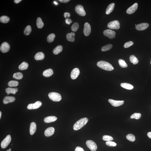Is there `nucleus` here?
<instances>
[{
  "label": "nucleus",
  "mask_w": 151,
  "mask_h": 151,
  "mask_svg": "<svg viewBox=\"0 0 151 151\" xmlns=\"http://www.w3.org/2000/svg\"><path fill=\"white\" fill-rule=\"evenodd\" d=\"M97 65L102 69L106 71H112L114 69V68L111 64L105 61H99L97 63Z\"/></svg>",
  "instance_id": "nucleus-1"
},
{
  "label": "nucleus",
  "mask_w": 151,
  "mask_h": 151,
  "mask_svg": "<svg viewBox=\"0 0 151 151\" xmlns=\"http://www.w3.org/2000/svg\"><path fill=\"white\" fill-rule=\"evenodd\" d=\"M89 119L86 118H82L78 121L74 125L73 129L75 131L80 130L87 123Z\"/></svg>",
  "instance_id": "nucleus-2"
},
{
  "label": "nucleus",
  "mask_w": 151,
  "mask_h": 151,
  "mask_svg": "<svg viewBox=\"0 0 151 151\" xmlns=\"http://www.w3.org/2000/svg\"><path fill=\"white\" fill-rule=\"evenodd\" d=\"M48 96L49 98L53 101L59 102L62 99V97L60 94L56 92L50 93Z\"/></svg>",
  "instance_id": "nucleus-3"
},
{
  "label": "nucleus",
  "mask_w": 151,
  "mask_h": 151,
  "mask_svg": "<svg viewBox=\"0 0 151 151\" xmlns=\"http://www.w3.org/2000/svg\"><path fill=\"white\" fill-rule=\"evenodd\" d=\"M107 27L111 29H118L120 27V23L117 20L109 22L107 24Z\"/></svg>",
  "instance_id": "nucleus-4"
},
{
  "label": "nucleus",
  "mask_w": 151,
  "mask_h": 151,
  "mask_svg": "<svg viewBox=\"0 0 151 151\" xmlns=\"http://www.w3.org/2000/svg\"><path fill=\"white\" fill-rule=\"evenodd\" d=\"M11 136L9 135H7L1 142V148L3 149H4L7 147L8 145L10 144L11 141Z\"/></svg>",
  "instance_id": "nucleus-5"
},
{
  "label": "nucleus",
  "mask_w": 151,
  "mask_h": 151,
  "mask_svg": "<svg viewBox=\"0 0 151 151\" xmlns=\"http://www.w3.org/2000/svg\"><path fill=\"white\" fill-rule=\"evenodd\" d=\"M86 144L87 147L92 151H96L97 146L96 143L92 140H88L86 142Z\"/></svg>",
  "instance_id": "nucleus-6"
},
{
  "label": "nucleus",
  "mask_w": 151,
  "mask_h": 151,
  "mask_svg": "<svg viewBox=\"0 0 151 151\" xmlns=\"http://www.w3.org/2000/svg\"><path fill=\"white\" fill-rule=\"evenodd\" d=\"M75 11L79 16H84L86 15V13L84 9L83 6L81 5H78L76 6L75 9Z\"/></svg>",
  "instance_id": "nucleus-7"
},
{
  "label": "nucleus",
  "mask_w": 151,
  "mask_h": 151,
  "mask_svg": "<svg viewBox=\"0 0 151 151\" xmlns=\"http://www.w3.org/2000/svg\"><path fill=\"white\" fill-rule=\"evenodd\" d=\"M103 33L104 35L110 39L114 38L116 35V33L114 31L110 29L106 30Z\"/></svg>",
  "instance_id": "nucleus-8"
},
{
  "label": "nucleus",
  "mask_w": 151,
  "mask_h": 151,
  "mask_svg": "<svg viewBox=\"0 0 151 151\" xmlns=\"http://www.w3.org/2000/svg\"><path fill=\"white\" fill-rule=\"evenodd\" d=\"M10 48V45L7 42H4L1 44L0 50L3 53H5L8 52Z\"/></svg>",
  "instance_id": "nucleus-9"
},
{
  "label": "nucleus",
  "mask_w": 151,
  "mask_h": 151,
  "mask_svg": "<svg viewBox=\"0 0 151 151\" xmlns=\"http://www.w3.org/2000/svg\"><path fill=\"white\" fill-rule=\"evenodd\" d=\"M91 28L90 24L87 22L85 23L83 29V33L86 36L90 35L91 32Z\"/></svg>",
  "instance_id": "nucleus-10"
},
{
  "label": "nucleus",
  "mask_w": 151,
  "mask_h": 151,
  "mask_svg": "<svg viewBox=\"0 0 151 151\" xmlns=\"http://www.w3.org/2000/svg\"><path fill=\"white\" fill-rule=\"evenodd\" d=\"M42 103L40 101H37L34 104H29L27 108L29 110L37 109L42 105Z\"/></svg>",
  "instance_id": "nucleus-11"
},
{
  "label": "nucleus",
  "mask_w": 151,
  "mask_h": 151,
  "mask_svg": "<svg viewBox=\"0 0 151 151\" xmlns=\"http://www.w3.org/2000/svg\"><path fill=\"white\" fill-rule=\"evenodd\" d=\"M138 7V4L137 3H135L131 7H129L127 10V13L128 14H133L136 11Z\"/></svg>",
  "instance_id": "nucleus-12"
},
{
  "label": "nucleus",
  "mask_w": 151,
  "mask_h": 151,
  "mask_svg": "<svg viewBox=\"0 0 151 151\" xmlns=\"http://www.w3.org/2000/svg\"><path fill=\"white\" fill-rule=\"evenodd\" d=\"M109 102L111 104V105L114 107H118L123 105L124 101H115L112 99H109L108 100Z\"/></svg>",
  "instance_id": "nucleus-13"
},
{
  "label": "nucleus",
  "mask_w": 151,
  "mask_h": 151,
  "mask_svg": "<svg viewBox=\"0 0 151 151\" xmlns=\"http://www.w3.org/2000/svg\"><path fill=\"white\" fill-rule=\"evenodd\" d=\"M149 24L147 23H142L137 25L136 29L138 31H143L149 27Z\"/></svg>",
  "instance_id": "nucleus-14"
},
{
  "label": "nucleus",
  "mask_w": 151,
  "mask_h": 151,
  "mask_svg": "<svg viewBox=\"0 0 151 151\" xmlns=\"http://www.w3.org/2000/svg\"><path fill=\"white\" fill-rule=\"evenodd\" d=\"M80 73V70L78 68H76L74 69L72 71L71 77L73 80H75L77 78Z\"/></svg>",
  "instance_id": "nucleus-15"
},
{
  "label": "nucleus",
  "mask_w": 151,
  "mask_h": 151,
  "mask_svg": "<svg viewBox=\"0 0 151 151\" xmlns=\"http://www.w3.org/2000/svg\"><path fill=\"white\" fill-rule=\"evenodd\" d=\"M55 131L54 128L53 127H49L45 131L44 134L46 137H50L53 135Z\"/></svg>",
  "instance_id": "nucleus-16"
},
{
  "label": "nucleus",
  "mask_w": 151,
  "mask_h": 151,
  "mask_svg": "<svg viewBox=\"0 0 151 151\" xmlns=\"http://www.w3.org/2000/svg\"><path fill=\"white\" fill-rule=\"evenodd\" d=\"M16 98L14 97L6 96L4 98L3 102L4 104H6L10 102H14Z\"/></svg>",
  "instance_id": "nucleus-17"
},
{
  "label": "nucleus",
  "mask_w": 151,
  "mask_h": 151,
  "mask_svg": "<svg viewBox=\"0 0 151 151\" xmlns=\"http://www.w3.org/2000/svg\"><path fill=\"white\" fill-rule=\"evenodd\" d=\"M57 119V118L56 116H51L47 117L45 118L44 122L46 123H50L55 122Z\"/></svg>",
  "instance_id": "nucleus-18"
},
{
  "label": "nucleus",
  "mask_w": 151,
  "mask_h": 151,
  "mask_svg": "<svg viewBox=\"0 0 151 151\" xmlns=\"http://www.w3.org/2000/svg\"><path fill=\"white\" fill-rule=\"evenodd\" d=\"M37 130L36 124L35 122H31L30 128V133L31 135H33L35 132Z\"/></svg>",
  "instance_id": "nucleus-19"
},
{
  "label": "nucleus",
  "mask_w": 151,
  "mask_h": 151,
  "mask_svg": "<svg viewBox=\"0 0 151 151\" xmlns=\"http://www.w3.org/2000/svg\"><path fill=\"white\" fill-rule=\"evenodd\" d=\"M115 4L114 3H112L108 6L106 9V13L107 15H109L113 11L114 8Z\"/></svg>",
  "instance_id": "nucleus-20"
},
{
  "label": "nucleus",
  "mask_w": 151,
  "mask_h": 151,
  "mask_svg": "<svg viewBox=\"0 0 151 151\" xmlns=\"http://www.w3.org/2000/svg\"><path fill=\"white\" fill-rule=\"evenodd\" d=\"M75 34L74 33H69L66 35V38L68 41L73 42L75 40L74 37Z\"/></svg>",
  "instance_id": "nucleus-21"
},
{
  "label": "nucleus",
  "mask_w": 151,
  "mask_h": 151,
  "mask_svg": "<svg viewBox=\"0 0 151 151\" xmlns=\"http://www.w3.org/2000/svg\"><path fill=\"white\" fill-rule=\"evenodd\" d=\"M53 74V70L51 69H49L43 71V74L44 77H48L51 76Z\"/></svg>",
  "instance_id": "nucleus-22"
},
{
  "label": "nucleus",
  "mask_w": 151,
  "mask_h": 151,
  "mask_svg": "<svg viewBox=\"0 0 151 151\" xmlns=\"http://www.w3.org/2000/svg\"><path fill=\"white\" fill-rule=\"evenodd\" d=\"M45 57L44 54L42 52H38L35 55V58L37 61L42 60Z\"/></svg>",
  "instance_id": "nucleus-23"
},
{
  "label": "nucleus",
  "mask_w": 151,
  "mask_h": 151,
  "mask_svg": "<svg viewBox=\"0 0 151 151\" xmlns=\"http://www.w3.org/2000/svg\"><path fill=\"white\" fill-rule=\"evenodd\" d=\"M121 86L125 89L130 90L133 89L134 87L132 85L127 83H122L121 84Z\"/></svg>",
  "instance_id": "nucleus-24"
},
{
  "label": "nucleus",
  "mask_w": 151,
  "mask_h": 151,
  "mask_svg": "<svg viewBox=\"0 0 151 151\" xmlns=\"http://www.w3.org/2000/svg\"><path fill=\"white\" fill-rule=\"evenodd\" d=\"M63 47L62 46L59 45L57 46L53 50V53L55 55H57L62 51Z\"/></svg>",
  "instance_id": "nucleus-25"
},
{
  "label": "nucleus",
  "mask_w": 151,
  "mask_h": 151,
  "mask_svg": "<svg viewBox=\"0 0 151 151\" xmlns=\"http://www.w3.org/2000/svg\"><path fill=\"white\" fill-rule=\"evenodd\" d=\"M6 92L7 94L10 93L15 94L18 91L17 88H7L5 89Z\"/></svg>",
  "instance_id": "nucleus-26"
},
{
  "label": "nucleus",
  "mask_w": 151,
  "mask_h": 151,
  "mask_svg": "<svg viewBox=\"0 0 151 151\" xmlns=\"http://www.w3.org/2000/svg\"><path fill=\"white\" fill-rule=\"evenodd\" d=\"M129 59L131 62L134 65H136L138 63V60L134 55H131L130 56Z\"/></svg>",
  "instance_id": "nucleus-27"
},
{
  "label": "nucleus",
  "mask_w": 151,
  "mask_h": 151,
  "mask_svg": "<svg viewBox=\"0 0 151 151\" xmlns=\"http://www.w3.org/2000/svg\"><path fill=\"white\" fill-rule=\"evenodd\" d=\"M37 25L38 28L41 29L44 26V24L41 18H38L37 20Z\"/></svg>",
  "instance_id": "nucleus-28"
},
{
  "label": "nucleus",
  "mask_w": 151,
  "mask_h": 151,
  "mask_svg": "<svg viewBox=\"0 0 151 151\" xmlns=\"http://www.w3.org/2000/svg\"><path fill=\"white\" fill-rule=\"evenodd\" d=\"M28 66L29 65L27 63L23 62L19 65V69L21 70H26L28 68Z\"/></svg>",
  "instance_id": "nucleus-29"
},
{
  "label": "nucleus",
  "mask_w": 151,
  "mask_h": 151,
  "mask_svg": "<svg viewBox=\"0 0 151 151\" xmlns=\"http://www.w3.org/2000/svg\"><path fill=\"white\" fill-rule=\"evenodd\" d=\"M10 18L6 16H3L0 17V21L1 23H7L9 21Z\"/></svg>",
  "instance_id": "nucleus-30"
},
{
  "label": "nucleus",
  "mask_w": 151,
  "mask_h": 151,
  "mask_svg": "<svg viewBox=\"0 0 151 151\" xmlns=\"http://www.w3.org/2000/svg\"><path fill=\"white\" fill-rule=\"evenodd\" d=\"M113 45L111 44H109L103 46L101 49L102 51L103 52H106L107 51L110 50L113 47Z\"/></svg>",
  "instance_id": "nucleus-31"
},
{
  "label": "nucleus",
  "mask_w": 151,
  "mask_h": 151,
  "mask_svg": "<svg viewBox=\"0 0 151 151\" xmlns=\"http://www.w3.org/2000/svg\"><path fill=\"white\" fill-rule=\"evenodd\" d=\"M55 35L53 33H51L47 37V41L50 43H52L54 40L55 38Z\"/></svg>",
  "instance_id": "nucleus-32"
},
{
  "label": "nucleus",
  "mask_w": 151,
  "mask_h": 151,
  "mask_svg": "<svg viewBox=\"0 0 151 151\" xmlns=\"http://www.w3.org/2000/svg\"><path fill=\"white\" fill-rule=\"evenodd\" d=\"M118 63L120 66L122 68H126L128 67L127 65L123 60L121 59H119Z\"/></svg>",
  "instance_id": "nucleus-33"
},
{
  "label": "nucleus",
  "mask_w": 151,
  "mask_h": 151,
  "mask_svg": "<svg viewBox=\"0 0 151 151\" xmlns=\"http://www.w3.org/2000/svg\"><path fill=\"white\" fill-rule=\"evenodd\" d=\"M32 29L30 26L28 25L25 28L24 31V33L26 35H28L31 33Z\"/></svg>",
  "instance_id": "nucleus-34"
},
{
  "label": "nucleus",
  "mask_w": 151,
  "mask_h": 151,
  "mask_svg": "<svg viewBox=\"0 0 151 151\" xmlns=\"http://www.w3.org/2000/svg\"><path fill=\"white\" fill-rule=\"evenodd\" d=\"M23 75L22 73L18 72L15 73L13 75V77L17 80H20L23 78Z\"/></svg>",
  "instance_id": "nucleus-35"
},
{
  "label": "nucleus",
  "mask_w": 151,
  "mask_h": 151,
  "mask_svg": "<svg viewBox=\"0 0 151 151\" xmlns=\"http://www.w3.org/2000/svg\"><path fill=\"white\" fill-rule=\"evenodd\" d=\"M18 85L19 82L16 81H11L9 82L8 83V86L11 87L17 86Z\"/></svg>",
  "instance_id": "nucleus-36"
},
{
  "label": "nucleus",
  "mask_w": 151,
  "mask_h": 151,
  "mask_svg": "<svg viewBox=\"0 0 151 151\" xmlns=\"http://www.w3.org/2000/svg\"><path fill=\"white\" fill-rule=\"evenodd\" d=\"M126 138L128 140L131 142H134L135 140V136L131 134H128L126 136Z\"/></svg>",
  "instance_id": "nucleus-37"
},
{
  "label": "nucleus",
  "mask_w": 151,
  "mask_h": 151,
  "mask_svg": "<svg viewBox=\"0 0 151 151\" xmlns=\"http://www.w3.org/2000/svg\"><path fill=\"white\" fill-rule=\"evenodd\" d=\"M79 25L78 23L77 22L74 23L72 25L71 27V29L73 32H76L77 31L79 28Z\"/></svg>",
  "instance_id": "nucleus-38"
},
{
  "label": "nucleus",
  "mask_w": 151,
  "mask_h": 151,
  "mask_svg": "<svg viewBox=\"0 0 151 151\" xmlns=\"http://www.w3.org/2000/svg\"><path fill=\"white\" fill-rule=\"evenodd\" d=\"M141 116V114L140 113H135L132 115L131 116V119H139Z\"/></svg>",
  "instance_id": "nucleus-39"
},
{
  "label": "nucleus",
  "mask_w": 151,
  "mask_h": 151,
  "mask_svg": "<svg viewBox=\"0 0 151 151\" xmlns=\"http://www.w3.org/2000/svg\"><path fill=\"white\" fill-rule=\"evenodd\" d=\"M103 140L104 141H111L113 139V137L109 135H104L102 137Z\"/></svg>",
  "instance_id": "nucleus-40"
},
{
  "label": "nucleus",
  "mask_w": 151,
  "mask_h": 151,
  "mask_svg": "<svg viewBox=\"0 0 151 151\" xmlns=\"http://www.w3.org/2000/svg\"><path fill=\"white\" fill-rule=\"evenodd\" d=\"M106 144L107 146L110 147H115L117 145L116 143L111 141H107L106 142Z\"/></svg>",
  "instance_id": "nucleus-41"
},
{
  "label": "nucleus",
  "mask_w": 151,
  "mask_h": 151,
  "mask_svg": "<svg viewBox=\"0 0 151 151\" xmlns=\"http://www.w3.org/2000/svg\"><path fill=\"white\" fill-rule=\"evenodd\" d=\"M134 44V43L132 41H130L126 43L124 45V47L125 48H128L130 47H131V46L132 45Z\"/></svg>",
  "instance_id": "nucleus-42"
},
{
  "label": "nucleus",
  "mask_w": 151,
  "mask_h": 151,
  "mask_svg": "<svg viewBox=\"0 0 151 151\" xmlns=\"http://www.w3.org/2000/svg\"><path fill=\"white\" fill-rule=\"evenodd\" d=\"M75 151H85L83 148L79 147V146H78L76 147L75 150Z\"/></svg>",
  "instance_id": "nucleus-43"
},
{
  "label": "nucleus",
  "mask_w": 151,
  "mask_h": 151,
  "mask_svg": "<svg viewBox=\"0 0 151 151\" xmlns=\"http://www.w3.org/2000/svg\"><path fill=\"white\" fill-rule=\"evenodd\" d=\"M65 21L66 23L67 24L69 25L72 22V21L71 20V19L68 18L66 19Z\"/></svg>",
  "instance_id": "nucleus-44"
},
{
  "label": "nucleus",
  "mask_w": 151,
  "mask_h": 151,
  "mask_svg": "<svg viewBox=\"0 0 151 151\" xmlns=\"http://www.w3.org/2000/svg\"><path fill=\"white\" fill-rule=\"evenodd\" d=\"M70 16V13L68 12H65L64 14V17L65 18L68 19Z\"/></svg>",
  "instance_id": "nucleus-45"
},
{
  "label": "nucleus",
  "mask_w": 151,
  "mask_h": 151,
  "mask_svg": "<svg viewBox=\"0 0 151 151\" xmlns=\"http://www.w3.org/2000/svg\"><path fill=\"white\" fill-rule=\"evenodd\" d=\"M59 1L62 3H67L69 2L70 0H59Z\"/></svg>",
  "instance_id": "nucleus-46"
},
{
  "label": "nucleus",
  "mask_w": 151,
  "mask_h": 151,
  "mask_svg": "<svg viewBox=\"0 0 151 151\" xmlns=\"http://www.w3.org/2000/svg\"><path fill=\"white\" fill-rule=\"evenodd\" d=\"M22 0H15L14 2L16 4H17L19 3Z\"/></svg>",
  "instance_id": "nucleus-47"
},
{
  "label": "nucleus",
  "mask_w": 151,
  "mask_h": 151,
  "mask_svg": "<svg viewBox=\"0 0 151 151\" xmlns=\"http://www.w3.org/2000/svg\"><path fill=\"white\" fill-rule=\"evenodd\" d=\"M147 135L149 138L151 139V132L148 133L147 134Z\"/></svg>",
  "instance_id": "nucleus-48"
},
{
  "label": "nucleus",
  "mask_w": 151,
  "mask_h": 151,
  "mask_svg": "<svg viewBox=\"0 0 151 151\" xmlns=\"http://www.w3.org/2000/svg\"><path fill=\"white\" fill-rule=\"evenodd\" d=\"M53 3L54 4H56V5H57V4H58L57 3L56 1H54Z\"/></svg>",
  "instance_id": "nucleus-49"
},
{
  "label": "nucleus",
  "mask_w": 151,
  "mask_h": 151,
  "mask_svg": "<svg viewBox=\"0 0 151 151\" xmlns=\"http://www.w3.org/2000/svg\"><path fill=\"white\" fill-rule=\"evenodd\" d=\"M1 112L0 111V119H1Z\"/></svg>",
  "instance_id": "nucleus-50"
},
{
  "label": "nucleus",
  "mask_w": 151,
  "mask_h": 151,
  "mask_svg": "<svg viewBox=\"0 0 151 151\" xmlns=\"http://www.w3.org/2000/svg\"><path fill=\"white\" fill-rule=\"evenodd\" d=\"M10 151V150H7V151Z\"/></svg>",
  "instance_id": "nucleus-51"
},
{
  "label": "nucleus",
  "mask_w": 151,
  "mask_h": 151,
  "mask_svg": "<svg viewBox=\"0 0 151 151\" xmlns=\"http://www.w3.org/2000/svg\"><path fill=\"white\" fill-rule=\"evenodd\" d=\"M9 150H10V151H11V149H9Z\"/></svg>",
  "instance_id": "nucleus-52"
},
{
  "label": "nucleus",
  "mask_w": 151,
  "mask_h": 151,
  "mask_svg": "<svg viewBox=\"0 0 151 151\" xmlns=\"http://www.w3.org/2000/svg\"><path fill=\"white\" fill-rule=\"evenodd\" d=\"M135 26H137V24H135Z\"/></svg>",
  "instance_id": "nucleus-53"
},
{
  "label": "nucleus",
  "mask_w": 151,
  "mask_h": 151,
  "mask_svg": "<svg viewBox=\"0 0 151 151\" xmlns=\"http://www.w3.org/2000/svg\"><path fill=\"white\" fill-rule=\"evenodd\" d=\"M9 94H7V95H9Z\"/></svg>",
  "instance_id": "nucleus-54"
},
{
  "label": "nucleus",
  "mask_w": 151,
  "mask_h": 151,
  "mask_svg": "<svg viewBox=\"0 0 151 151\" xmlns=\"http://www.w3.org/2000/svg\"></svg>",
  "instance_id": "nucleus-55"
}]
</instances>
